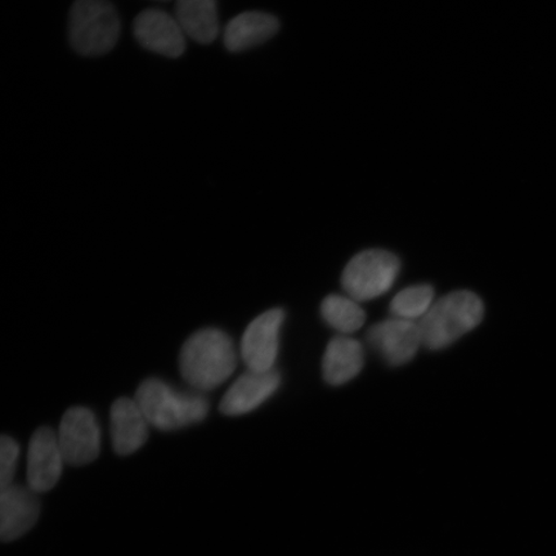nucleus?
Wrapping results in <instances>:
<instances>
[{"instance_id": "obj_1", "label": "nucleus", "mask_w": 556, "mask_h": 556, "mask_svg": "<svg viewBox=\"0 0 556 556\" xmlns=\"http://www.w3.org/2000/svg\"><path fill=\"white\" fill-rule=\"evenodd\" d=\"M238 358L232 339L225 331L203 329L186 340L179 353V370L194 391H213L232 377Z\"/></svg>"}, {"instance_id": "obj_2", "label": "nucleus", "mask_w": 556, "mask_h": 556, "mask_svg": "<svg viewBox=\"0 0 556 556\" xmlns=\"http://www.w3.org/2000/svg\"><path fill=\"white\" fill-rule=\"evenodd\" d=\"M136 402L150 426L163 432L201 422L208 413V402L199 393L178 391L156 378L144 380L137 389Z\"/></svg>"}, {"instance_id": "obj_3", "label": "nucleus", "mask_w": 556, "mask_h": 556, "mask_svg": "<svg viewBox=\"0 0 556 556\" xmlns=\"http://www.w3.org/2000/svg\"><path fill=\"white\" fill-rule=\"evenodd\" d=\"M484 307L481 298L471 291H455L433 303L420 319L422 345L440 351L456 342L482 323Z\"/></svg>"}, {"instance_id": "obj_4", "label": "nucleus", "mask_w": 556, "mask_h": 556, "mask_svg": "<svg viewBox=\"0 0 556 556\" xmlns=\"http://www.w3.org/2000/svg\"><path fill=\"white\" fill-rule=\"evenodd\" d=\"M121 35V18L109 0H76L70 11L68 39L88 58L109 53Z\"/></svg>"}, {"instance_id": "obj_5", "label": "nucleus", "mask_w": 556, "mask_h": 556, "mask_svg": "<svg viewBox=\"0 0 556 556\" xmlns=\"http://www.w3.org/2000/svg\"><path fill=\"white\" fill-rule=\"evenodd\" d=\"M400 270L397 255L381 249L365 250L346 264L343 289L353 301H372L392 289Z\"/></svg>"}, {"instance_id": "obj_6", "label": "nucleus", "mask_w": 556, "mask_h": 556, "mask_svg": "<svg viewBox=\"0 0 556 556\" xmlns=\"http://www.w3.org/2000/svg\"><path fill=\"white\" fill-rule=\"evenodd\" d=\"M59 443L65 463L81 467L96 460L101 451L99 420L87 407H73L62 417Z\"/></svg>"}, {"instance_id": "obj_7", "label": "nucleus", "mask_w": 556, "mask_h": 556, "mask_svg": "<svg viewBox=\"0 0 556 556\" xmlns=\"http://www.w3.org/2000/svg\"><path fill=\"white\" fill-rule=\"evenodd\" d=\"M283 319L285 312L275 308L264 312L248 326L241 340V357L248 370H274Z\"/></svg>"}, {"instance_id": "obj_8", "label": "nucleus", "mask_w": 556, "mask_h": 556, "mask_svg": "<svg viewBox=\"0 0 556 556\" xmlns=\"http://www.w3.org/2000/svg\"><path fill=\"white\" fill-rule=\"evenodd\" d=\"M366 340L389 366L409 363L422 345L419 324L397 317L374 325Z\"/></svg>"}, {"instance_id": "obj_9", "label": "nucleus", "mask_w": 556, "mask_h": 556, "mask_svg": "<svg viewBox=\"0 0 556 556\" xmlns=\"http://www.w3.org/2000/svg\"><path fill=\"white\" fill-rule=\"evenodd\" d=\"M65 458L58 433L51 428H39L27 450V484L35 493H45L59 483Z\"/></svg>"}, {"instance_id": "obj_10", "label": "nucleus", "mask_w": 556, "mask_h": 556, "mask_svg": "<svg viewBox=\"0 0 556 556\" xmlns=\"http://www.w3.org/2000/svg\"><path fill=\"white\" fill-rule=\"evenodd\" d=\"M134 34L146 50L178 59L186 50V35L176 17L157 9L144 10L135 20Z\"/></svg>"}, {"instance_id": "obj_11", "label": "nucleus", "mask_w": 556, "mask_h": 556, "mask_svg": "<svg viewBox=\"0 0 556 556\" xmlns=\"http://www.w3.org/2000/svg\"><path fill=\"white\" fill-rule=\"evenodd\" d=\"M281 384V375L274 370L258 372L248 370L233 382L220 401V413L240 416L252 413L266 402Z\"/></svg>"}, {"instance_id": "obj_12", "label": "nucleus", "mask_w": 556, "mask_h": 556, "mask_svg": "<svg viewBox=\"0 0 556 556\" xmlns=\"http://www.w3.org/2000/svg\"><path fill=\"white\" fill-rule=\"evenodd\" d=\"M37 495L29 486L11 485L0 491V541L17 540L37 525L40 516Z\"/></svg>"}, {"instance_id": "obj_13", "label": "nucleus", "mask_w": 556, "mask_h": 556, "mask_svg": "<svg viewBox=\"0 0 556 556\" xmlns=\"http://www.w3.org/2000/svg\"><path fill=\"white\" fill-rule=\"evenodd\" d=\"M111 440L116 454L128 456L144 446L150 424L136 400H116L110 409Z\"/></svg>"}, {"instance_id": "obj_14", "label": "nucleus", "mask_w": 556, "mask_h": 556, "mask_svg": "<svg viewBox=\"0 0 556 556\" xmlns=\"http://www.w3.org/2000/svg\"><path fill=\"white\" fill-rule=\"evenodd\" d=\"M280 23L266 12H243L229 21L225 30V46L229 52H242L275 37Z\"/></svg>"}, {"instance_id": "obj_15", "label": "nucleus", "mask_w": 556, "mask_h": 556, "mask_svg": "<svg viewBox=\"0 0 556 556\" xmlns=\"http://www.w3.org/2000/svg\"><path fill=\"white\" fill-rule=\"evenodd\" d=\"M364 364V348L358 340L346 337L333 338L324 354V378L330 386H343L357 377Z\"/></svg>"}, {"instance_id": "obj_16", "label": "nucleus", "mask_w": 556, "mask_h": 556, "mask_svg": "<svg viewBox=\"0 0 556 556\" xmlns=\"http://www.w3.org/2000/svg\"><path fill=\"white\" fill-rule=\"evenodd\" d=\"M176 18L186 37L211 45L219 34L217 0H178Z\"/></svg>"}, {"instance_id": "obj_17", "label": "nucleus", "mask_w": 556, "mask_h": 556, "mask_svg": "<svg viewBox=\"0 0 556 556\" xmlns=\"http://www.w3.org/2000/svg\"><path fill=\"white\" fill-rule=\"evenodd\" d=\"M321 315L330 328L339 332H356L366 323V313L359 307L358 302L350 296L330 295L325 298L321 305Z\"/></svg>"}, {"instance_id": "obj_18", "label": "nucleus", "mask_w": 556, "mask_h": 556, "mask_svg": "<svg viewBox=\"0 0 556 556\" xmlns=\"http://www.w3.org/2000/svg\"><path fill=\"white\" fill-rule=\"evenodd\" d=\"M434 303V289L430 285L421 283L400 291L391 303V313L394 317L415 321L422 318Z\"/></svg>"}, {"instance_id": "obj_19", "label": "nucleus", "mask_w": 556, "mask_h": 556, "mask_svg": "<svg viewBox=\"0 0 556 556\" xmlns=\"http://www.w3.org/2000/svg\"><path fill=\"white\" fill-rule=\"evenodd\" d=\"M20 457L18 444L9 435H0V491L10 489Z\"/></svg>"}, {"instance_id": "obj_20", "label": "nucleus", "mask_w": 556, "mask_h": 556, "mask_svg": "<svg viewBox=\"0 0 556 556\" xmlns=\"http://www.w3.org/2000/svg\"><path fill=\"white\" fill-rule=\"evenodd\" d=\"M163 2H168V0H163Z\"/></svg>"}]
</instances>
